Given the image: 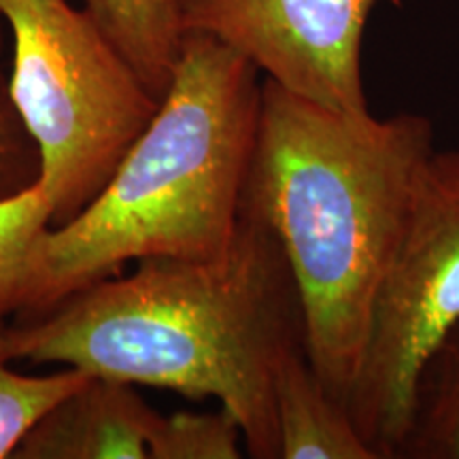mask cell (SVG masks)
Masks as SVG:
<instances>
[{
    "instance_id": "cell-5",
    "label": "cell",
    "mask_w": 459,
    "mask_h": 459,
    "mask_svg": "<svg viewBox=\"0 0 459 459\" xmlns=\"http://www.w3.org/2000/svg\"><path fill=\"white\" fill-rule=\"evenodd\" d=\"M459 324V149L434 152L377 291L347 409L378 459L409 432L417 381Z\"/></svg>"
},
{
    "instance_id": "cell-14",
    "label": "cell",
    "mask_w": 459,
    "mask_h": 459,
    "mask_svg": "<svg viewBox=\"0 0 459 459\" xmlns=\"http://www.w3.org/2000/svg\"><path fill=\"white\" fill-rule=\"evenodd\" d=\"M4 28L0 20V198L24 192L41 179V153L11 100Z\"/></svg>"
},
{
    "instance_id": "cell-6",
    "label": "cell",
    "mask_w": 459,
    "mask_h": 459,
    "mask_svg": "<svg viewBox=\"0 0 459 459\" xmlns=\"http://www.w3.org/2000/svg\"><path fill=\"white\" fill-rule=\"evenodd\" d=\"M378 0H177L183 34H209L273 83L344 113H368L361 43Z\"/></svg>"
},
{
    "instance_id": "cell-2",
    "label": "cell",
    "mask_w": 459,
    "mask_h": 459,
    "mask_svg": "<svg viewBox=\"0 0 459 459\" xmlns=\"http://www.w3.org/2000/svg\"><path fill=\"white\" fill-rule=\"evenodd\" d=\"M434 152L423 115L334 111L262 82L240 213L279 240L300 296L307 355L344 404L377 291Z\"/></svg>"
},
{
    "instance_id": "cell-7",
    "label": "cell",
    "mask_w": 459,
    "mask_h": 459,
    "mask_svg": "<svg viewBox=\"0 0 459 459\" xmlns=\"http://www.w3.org/2000/svg\"><path fill=\"white\" fill-rule=\"evenodd\" d=\"M160 421L134 385L90 377L34 423L13 457L149 459Z\"/></svg>"
},
{
    "instance_id": "cell-8",
    "label": "cell",
    "mask_w": 459,
    "mask_h": 459,
    "mask_svg": "<svg viewBox=\"0 0 459 459\" xmlns=\"http://www.w3.org/2000/svg\"><path fill=\"white\" fill-rule=\"evenodd\" d=\"M279 459H378L344 402L324 385L307 349L285 355L274 377Z\"/></svg>"
},
{
    "instance_id": "cell-10",
    "label": "cell",
    "mask_w": 459,
    "mask_h": 459,
    "mask_svg": "<svg viewBox=\"0 0 459 459\" xmlns=\"http://www.w3.org/2000/svg\"><path fill=\"white\" fill-rule=\"evenodd\" d=\"M395 459H459V324L423 366Z\"/></svg>"
},
{
    "instance_id": "cell-4",
    "label": "cell",
    "mask_w": 459,
    "mask_h": 459,
    "mask_svg": "<svg viewBox=\"0 0 459 459\" xmlns=\"http://www.w3.org/2000/svg\"><path fill=\"white\" fill-rule=\"evenodd\" d=\"M13 41L11 100L41 153L51 226L107 186L160 100L88 9L68 0H0Z\"/></svg>"
},
{
    "instance_id": "cell-3",
    "label": "cell",
    "mask_w": 459,
    "mask_h": 459,
    "mask_svg": "<svg viewBox=\"0 0 459 459\" xmlns=\"http://www.w3.org/2000/svg\"><path fill=\"white\" fill-rule=\"evenodd\" d=\"M262 73L186 32L153 119L99 196L32 247L20 313L34 317L145 257L211 260L232 245L257 139Z\"/></svg>"
},
{
    "instance_id": "cell-1",
    "label": "cell",
    "mask_w": 459,
    "mask_h": 459,
    "mask_svg": "<svg viewBox=\"0 0 459 459\" xmlns=\"http://www.w3.org/2000/svg\"><path fill=\"white\" fill-rule=\"evenodd\" d=\"M296 349L307 344L290 262L245 213L226 254L145 257L128 277L91 283L4 328L11 361L215 398L255 459H279L274 377Z\"/></svg>"
},
{
    "instance_id": "cell-9",
    "label": "cell",
    "mask_w": 459,
    "mask_h": 459,
    "mask_svg": "<svg viewBox=\"0 0 459 459\" xmlns=\"http://www.w3.org/2000/svg\"><path fill=\"white\" fill-rule=\"evenodd\" d=\"M85 9L162 100L183 43L177 0H85Z\"/></svg>"
},
{
    "instance_id": "cell-12",
    "label": "cell",
    "mask_w": 459,
    "mask_h": 459,
    "mask_svg": "<svg viewBox=\"0 0 459 459\" xmlns=\"http://www.w3.org/2000/svg\"><path fill=\"white\" fill-rule=\"evenodd\" d=\"M51 220L54 206L41 179L24 192L0 198V319L20 313L32 247Z\"/></svg>"
},
{
    "instance_id": "cell-13",
    "label": "cell",
    "mask_w": 459,
    "mask_h": 459,
    "mask_svg": "<svg viewBox=\"0 0 459 459\" xmlns=\"http://www.w3.org/2000/svg\"><path fill=\"white\" fill-rule=\"evenodd\" d=\"M240 432L228 411L162 415L149 459H238Z\"/></svg>"
},
{
    "instance_id": "cell-11",
    "label": "cell",
    "mask_w": 459,
    "mask_h": 459,
    "mask_svg": "<svg viewBox=\"0 0 459 459\" xmlns=\"http://www.w3.org/2000/svg\"><path fill=\"white\" fill-rule=\"evenodd\" d=\"M4 328L0 319V459L13 457L24 436L57 400L83 385L91 375L62 368L51 375H24L11 368L4 353Z\"/></svg>"
}]
</instances>
